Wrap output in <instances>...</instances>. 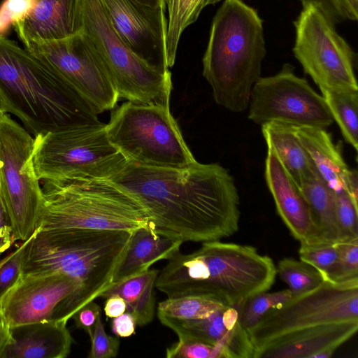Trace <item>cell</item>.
<instances>
[{"instance_id": "6da1fadb", "label": "cell", "mask_w": 358, "mask_h": 358, "mask_svg": "<svg viewBox=\"0 0 358 358\" xmlns=\"http://www.w3.org/2000/svg\"><path fill=\"white\" fill-rule=\"evenodd\" d=\"M108 180L146 209L150 228L180 241H220L239 228L240 200L233 177L217 164L198 162L185 168L127 163Z\"/></svg>"}, {"instance_id": "7a4b0ae2", "label": "cell", "mask_w": 358, "mask_h": 358, "mask_svg": "<svg viewBox=\"0 0 358 358\" xmlns=\"http://www.w3.org/2000/svg\"><path fill=\"white\" fill-rule=\"evenodd\" d=\"M276 275L273 259L255 247L213 241L168 259L155 287L167 297L206 296L238 309L250 296L270 289Z\"/></svg>"}, {"instance_id": "3957f363", "label": "cell", "mask_w": 358, "mask_h": 358, "mask_svg": "<svg viewBox=\"0 0 358 358\" xmlns=\"http://www.w3.org/2000/svg\"><path fill=\"white\" fill-rule=\"evenodd\" d=\"M0 93L8 113L34 136L101 122L92 106L50 66L3 35H0Z\"/></svg>"}, {"instance_id": "277c9868", "label": "cell", "mask_w": 358, "mask_h": 358, "mask_svg": "<svg viewBox=\"0 0 358 358\" xmlns=\"http://www.w3.org/2000/svg\"><path fill=\"white\" fill-rule=\"evenodd\" d=\"M266 54L257 10L243 0H224L213 18L202 59V73L217 104L235 113L248 107Z\"/></svg>"}, {"instance_id": "5b68a950", "label": "cell", "mask_w": 358, "mask_h": 358, "mask_svg": "<svg viewBox=\"0 0 358 358\" xmlns=\"http://www.w3.org/2000/svg\"><path fill=\"white\" fill-rule=\"evenodd\" d=\"M132 231L121 229H41L28 248L23 274L58 271L78 285L81 307L112 283Z\"/></svg>"}, {"instance_id": "8992f818", "label": "cell", "mask_w": 358, "mask_h": 358, "mask_svg": "<svg viewBox=\"0 0 358 358\" xmlns=\"http://www.w3.org/2000/svg\"><path fill=\"white\" fill-rule=\"evenodd\" d=\"M41 229L150 228L146 209L133 195L108 180L42 181ZM151 229V228H150Z\"/></svg>"}, {"instance_id": "52a82bcc", "label": "cell", "mask_w": 358, "mask_h": 358, "mask_svg": "<svg viewBox=\"0 0 358 358\" xmlns=\"http://www.w3.org/2000/svg\"><path fill=\"white\" fill-rule=\"evenodd\" d=\"M127 163L101 122L35 136L33 164L40 181L109 180Z\"/></svg>"}, {"instance_id": "ba28073f", "label": "cell", "mask_w": 358, "mask_h": 358, "mask_svg": "<svg viewBox=\"0 0 358 358\" xmlns=\"http://www.w3.org/2000/svg\"><path fill=\"white\" fill-rule=\"evenodd\" d=\"M106 129L128 163L178 169L196 162L169 106L127 101L111 113Z\"/></svg>"}, {"instance_id": "9c48e42d", "label": "cell", "mask_w": 358, "mask_h": 358, "mask_svg": "<svg viewBox=\"0 0 358 358\" xmlns=\"http://www.w3.org/2000/svg\"><path fill=\"white\" fill-rule=\"evenodd\" d=\"M81 31L106 69L119 99L169 106L171 73L136 55L110 24L100 0H80Z\"/></svg>"}, {"instance_id": "30bf717a", "label": "cell", "mask_w": 358, "mask_h": 358, "mask_svg": "<svg viewBox=\"0 0 358 358\" xmlns=\"http://www.w3.org/2000/svg\"><path fill=\"white\" fill-rule=\"evenodd\" d=\"M34 138L8 113L0 118V194L15 241L28 239L39 227L44 205L33 164Z\"/></svg>"}, {"instance_id": "8fae6325", "label": "cell", "mask_w": 358, "mask_h": 358, "mask_svg": "<svg viewBox=\"0 0 358 358\" xmlns=\"http://www.w3.org/2000/svg\"><path fill=\"white\" fill-rule=\"evenodd\" d=\"M355 320H358V278L342 282L324 280L311 291L270 310L248 333L256 350L296 331Z\"/></svg>"}, {"instance_id": "7c38bea8", "label": "cell", "mask_w": 358, "mask_h": 358, "mask_svg": "<svg viewBox=\"0 0 358 358\" xmlns=\"http://www.w3.org/2000/svg\"><path fill=\"white\" fill-rule=\"evenodd\" d=\"M293 24L294 57L320 90H358L356 55L324 13L313 4H307Z\"/></svg>"}, {"instance_id": "4fadbf2b", "label": "cell", "mask_w": 358, "mask_h": 358, "mask_svg": "<svg viewBox=\"0 0 358 358\" xmlns=\"http://www.w3.org/2000/svg\"><path fill=\"white\" fill-rule=\"evenodd\" d=\"M248 106V118L261 125L278 121L295 127L324 129L334 122L322 96L305 78L296 76L289 64L255 83Z\"/></svg>"}, {"instance_id": "5bb4252c", "label": "cell", "mask_w": 358, "mask_h": 358, "mask_svg": "<svg viewBox=\"0 0 358 358\" xmlns=\"http://www.w3.org/2000/svg\"><path fill=\"white\" fill-rule=\"evenodd\" d=\"M58 73L99 114L113 109L119 97L108 73L80 31L65 38L24 45Z\"/></svg>"}, {"instance_id": "9a60e30c", "label": "cell", "mask_w": 358, "mask_h": 358, "mask_svg": "<svg viewBox=\"0 0 358 358\" xmlns=\"http://www.w3.org/2000/svg\"><path fill=\"white\" fill-rule=\"evenodd\" d=\"M81 308L76 282L62 272L25 273L1 300L10 327L66 321Z\"/></svg>"}, {"instance_id": "2e32d148", "label": "cell", "mask_w": 358, "mask_h": 358, "mask_svg": "<svg viewBox=\"0 0 358 358\" xmlns=\"http://www.w3.org/2000/svg\"><path fill=\"white\" fill-rule=\"evenodd\" d=\"M113 29L136 55L168 72L166 10H155L133 0H100Z\"/></svg>"}, {"instance_id": "e0dca14e", "label": "cell", "mask_w": 358, "mask_h": 358, "mask_svg": "<svg viewBox=\"0 0 358 358\" xmlns=\"http://www.w3.org/2000/svg\"><path fill=\"white\" fill-rule=\"evenodd\" d=\"M265 179L277 212L294 238L300 243L320 244L318 231L305 199L268 145Z\"/></svg>"}, {"instance_id": "ac0fdd59", "label": "cell", "mask_w": 358, "mask_h": 358, "mask_svg": "<svg viewBox=\"0 0 358 358\" xmlns=\"http://www.w3.org/2000/svg\"><path fill=\"white\" fill-rule=\"evenodd\" d=\"M178 338H194L217 345L223 358H253L255 348L249 334L239 323L238 310L227 306L202 319L160 322Z\"/></svg>"}, {"instance_id": "d6986e66", "label": "cell", "mask_w": 358, "mask_h": 358, "mask_svg": "<svg viewBox=\"0 0 358 358\" xmlns=\"http://www.w3.org/2000/svg\"><path fill=\"white\" fill-rule=\"evenodd\" d=\"M358 320L330 323L285 335L255 350L253 358H329L357 331Z\"/></svg>"}, {"instance_id": "ffe728a7", "label": "cell", "mask_w": 358, "mask_h": 358, "mask_svg": "<svg viewBox=\"0 0 358 358\" xmlns=\"http://www.w3.org/2000/svg\"><path fill=\"white\" fill-rule=\"evenodd\" d=\"M80 0H34L31 10L13 25L27 45L31 42L56 41L82 29Z\"/></svg>"}, {"instance_id": "44dd1931", "label": "cell", "mask_w": 358, "mask_h": 358, "mask_svg": "<svg viewBox=\"0 0 358 358\" xmlns=\"http://www.w3.org/2000/svg\"><path fill=\"white\" fill-rule=\"evenodd\" d=\"M66 321L39 322L10 327L11 337L0 358H64L73 338Z\"/></svg>"}, {"instance_id": "7402d4cb", "label": "cell", "mask_w": 358, "mask_h": 358, "mask_svg": "<svg viewBox=\"0 0 358 358\" xmlns=\"http://www.w3.org/2000/svg\"><path fill=\"white\" fill-rule=\"evenodd\" d=\"M182 244V241L159 234L150 228L134 230L111 284L147 271L158 261L169 259L180 251Z\"/></svg>"}, {"instance_id": "603a6c76", "label": "cell", "mask_w": 358, "mask_h": 358, "mask_svg": "<svg viewBox=\"0 0 358 358\" xmlns=\"http://www.w3.org/2000/svg\"><path fill=\"white\" fill-rule=\"evenodd\" d=\"M295 133L324 182L334 192L344 191L349 168L331 137L323 128L295 127Z\"/></svg>"}, {"instance_id": "cb8c5ba5", "label": "cell", "mask_w": 358, "mask_h": 358, "mask_svg": "<svg viewBox=\"0 0 358 358\" xmlns=\"http://www.w3.org/2000/svg\"><path fill=\"white\" fill-rule=\"evenodd\" d=\"M266 145L271 147L297 187L305 181L320 176L294 127L278 121L262 124Z\"/></svg>"}, {"instance_id": "d4e9b609", "label": "cell", "mask_w": 358, "mask_h": 358, "mask_svg": "<svg viewBox=\"0 0 358 358\" xmlns=\"http://www.w3.org/2000/svg\"><path fill=\"white\" fill-rule=\"evenodd\" d=\"M159 270L148 269L119 282L111 284L99 297L117 294L127 304V312L132 314L137 325L151 322L155 312L154 287Z\"/></svg>"}, {"instance_id": "484cf974", "label": "cell", "mask_w": 358, "mask_h": 358, "mask_svg": "<svg viewBox=\"0 0 358 358\" xmlns=\"http://www.w3.org/2000/svg\"><path fill=\"white\" fill-rule=\"evenodd\" d=\"M298 188L308 206L317 229L320 244L338 243L336 192L320 176L305 181Z\"/></svg>"}, {"instance_id": "4316f807", "label": "cell", "mask_w": 358, "mask_h": 358, "mask_svg": "<svg viewBox=\"0 0 358 358\" xmlns=\"http://www.w3.org/2000/svg\"><path fill=\"white\" fill-rule=\"evenodd\" d=\"M167 11L166 55L171 68L176 61L180 37L186 28L196 21L206 0H164Z\"/></svg>"}, {"instance_id": "83f0119b", "label": "cell", "mask_w": 358, "mask_h": 358, "mask_svg": "<svg viewBox=\"0 0 358 358\" xmlns=\"http://www.w3.org/2000/svg\"><path fill=\"white\" fill-rule=\"evenodd\" d=\"M227 306H229L206 296L167 297L158 303L157 315L160 322L194 320L207 317Z\"/></svg>"}, {"instance_id": "f1b7e54d", "label": "cell", "mask_w": 358, "mask_h": 358, "mask_svg": "<svg viewBox=\"0 0 358 358\" xmlns=\"http://www.w3.org/2000/svg\"><path fill=\"white\" fill-rule=\"evenodd\" d=\"M322 96L345 141L358 148V90H322Z\"/></svg>"}, {"instance_id": "f546056e", "label": "cell", "mask_w": 358, "mask_h": 358, "mask_svg": "<svg viewBox=\"0 0 358 358\" xmlns=\"http://www.w3.org/2000/svg\"><path fill=\"white\" fill-rule=\"evenodd\" d=\"M275 267L276 274L287 284L292 296L311 291L324 281L319 271L301 260L285 257Z\"/></svg>"}, {"instance_id": "4dcf8cb0", "label": "cell", "mask_w": 358, "mask_h": 358, "mask_svg": "<svg viewBox=\"0 0 358 358\" xmlns=\"http://www.w3.org/2000/svg\"><path fill=\"white\" fill-rule=\"evenodd\" d=\"M292 297L289 289L274 292L264 291L250 296L238 308L240 324L248 331L270 310L282 305Z\"/></svg>"}, {"instance_id": "1f68e13d", "label": "cell", "mask_w": 358, "mask_h": 358, "mask_svg": "<svg viewBox=\"0 0 358 358\" xmlns=\"http://www.w3.org/2000/svg\"><path fill=\"white\" fill-rule=\"evenodd\" d=\"M338 257L324 280L342 282L358 278V238L336 243Z\"/></svg>"}, {"instance_id": "d6a6232c", "label": "cell", "mask_w": 358, "mask_h": 358, "mask_svg": "<svg viewBox=\"0 0 358 358\" xmlns=\"http://www.w3.org/2000/svg\"><path fill=\"white\" fill-rule=\"evenodd\" d=\"M38 228L28 239L22 241L15 250L0 260V300L18 283L22 277L25 256Z\"/></svg>"}, {"instance_id": "836d02e7", "label": "cell", "mask_w": 358, "mask_h": 358, "mask_svg": "<svg viewBox=\"0 0 358 358\" xmlns=\"http://www.w3.org/2000/svg\"><path fill=\"white\" fill-rule=\"evenodd\" d=\"M336 201L338 242L358 238L357 203L345 191L336 193Z\"/></svg>"}, {"instance_id": "e575fe53", "label": "cell", "mask_w": 358, "mask_h": 358, "mask_svg": "<svg viewBox=\"0 0 358 358\" xmlns=\"http://www.w3.org/2000/svg\"><path fill=\"white\" fill-rule=\"evenodd\" d=\"M168 358H223L217 345L194 338H178V342L166 348Z\"/></svg>"}, {"instance_id": "d590c367", "label": "cell", "mask_w": 358, "mask_h": 358, "mask_svg": "<svg viewBox=\"0 0 358 358\" xmlns=\"http://www.w3.org/2000/svg\"><path fill=\"white\" fill-rule=\"evenodd\" d=\"M299 255L300 260L316 268L324 278L337 259L338 249L336 243H300Z\"/></svg>"}, {"instance_id": "8d00e7d4", "label": "cell", "mask_w": 358, "mask_h": 358, "mask_svg": "<svg viewBox=\"0 0 358 358\" xmlns=\"http://www.w3.org/2000/svg\"><path fill=\"white\" fill-rule=\"evenodd\" d=\"M88 358H112L118 353L120 342L118 337L109 336L105 331L101 315L95 323Z\"/></svg>"}, {"instance_id": "74e56055", "label": "cell", "mask_w": 358, "mask_h": 358, "mask_svg": "<svg viewBox=\"0 0 358 358\" xmlns=\"http://www.w3.org/2000/svg\"><path fill=\"white\" fill-rule=\"evenodd\" d=\"M302 6L313 4L334 24L347 20L356 21L358 13L355 12L345 0H299Z\"/></svg>"}, {"instance_id": "f35d334b", "label": "cell", "mask_w": 358, "mask_h": 358, "mask_svg": "<svg viewBox=\"0 0 358 358\" xmlns=\"http://www.w3.org/2000/svg\"><path fill=\"white\" fill-rule=\"evenodd\" d=\"M34 0H6L0 7V35L32 8Z\"/></svg>"}, {"instance_id": "ab89813d", "label": "cell", "mask_w": 358, "mask_h": 358, "mask_svg": "<svg viewBox=\"0 0 358 358\" xmlns=\"http://www.w3.org/2000/svg\"><path fill=\"white\" fill-rule=\"evenodd\" d=\"M100 315V306L92 301L79 308L72 318L76 327L84 330L91 338L96 321Z\"/></svg>"}, {"instance_id": "60d3db41", "label": "cell", "mask_w": 358, "mask_h": 358, "mask_svg": "<svg viewBox=\"0 0 358 358\" xmlns=\"http://www.w3.org/2000/svg\"><path fill=\"white\" fill-rule=\"evenodd\" d=\"M14 241L13 228L0 194V254Z\"/></svg>"}, {"instance_id": "b9f144b4", "label": "cell", "mask_w": 358, "mask_h": 358, "mask_svg": "<svg viewBox=\"0 0 358 358\" xmlns=\"http://www.w3.org/2000/svg\"><path fill=\"white\" fill-rule=\"evenodd\" d=\"M136 321L132 314L125 312L113 317L111 321V330L117 337L127 338L135 334Z\"/></svg>"}, {"instance_id": "7bdbcfd3", "label": "cell", "mask_w": 358, "mask_h": 358, "mask_svg": "<svg viewBox=\"0 0 358 358\" xmlns=\"http://www.w3.org/2000/svg\"><path fill=\"white\" fill-rule=\"evenodd\" d=\"M104 313L107 317L113 318L127 311V304L124 300L117 294L106 298Z\"/></svg>"}, {"instance_id": "ee69618b", "label": "cell", "mask_w": 358, "mask_h": 358, "mask_svg": "<svg viewBox=\"0 0 358 358\" xmlns=\"http://www.w3.org/2000/svg\"><path fill=\"white\" fill-rule=\"evenodd\" d=\"M344 191L346 192L352 200L357 203L358 201V180L357 171L350 170L346 173L343 180Z\"/></svg>"}, {"instance_id": "f6af8a7d", "label": "cell", "mask_w": 358, "mask_h": 358, "mask_svg": "<svg viewBox=\"0 0 358 358\" xmlns=\"http://www.w3.org/2000/svg\"><path fill=\"white\" fill-rule=\"evenodd\" d=\"M0 337H2L8 341L10 339V326L3 314V311L0 308Z\"/></svg>"}, {"instance_id": "bcb514c9", "label": "cell", "mask_w": 358, "mask_h": 358, "mask_svg": "<svg viewBox=\"0 0 358 358\" xmlns=\"http://www.w3.org/2000/svg\"><path fill=\"white\" fill-rule=\"evenodd\" d=\"M145 7L155 10H166L164 0H133Z\"/></svg>"}, {"instance_id": "7dc6e473", "label": "cell", "mask_w": 358, "mask_h": 358, "mask_svg": "<svg viewBox=\"0 0 358 358\" xmlns=\"http://www.w3.org/2000/svg\"><path fill=\"white\" fill-rule=\"evenodd\" d=\"M8 113V106L0 93V118L4 115L5 114Z\"/></svg>"}, {"instance_id": "c3c4849f", "label": "cell", "mask_w": 358, "mask_h": 358, "mask_svg": "<svg viewBox=\"0 0 358 358\" xmlns=\"http://www.w3.org/2000/svg\"><path fill=\"white\" fill-rule=\"evenodd\" d=\"M349 6L357 13H358V0H345Z\"/></svg>"}, {"instance_id": "681fc988", "label": "cell", "mask_w": 358, "mask_h": 358, "mask_svg": "<svg viewBox=\"0 0 358 358\" xmlns=\"http://www.w3.org/2000/svg\"><path fill=\"white\" fill-rule=\"evenodd\" d=\"M8 341L0 337V352L3 350V348L5 347V345L8 343Z\"/></svg>"}, {"instance_id": "f907efd6", "label": "cell", "mask_w": 358, "mask_h": 358, "mask_svg": "<svg viewBox=\"0 0 358 358\" xmlns=\"http://www.w3.org/2000/svg\"><path fill=\"white\" fill-rule=\"evenodd\" d=\"M221 1L222 0H206V6L209 5H215Z\"/></svg>"}]
</instances>
